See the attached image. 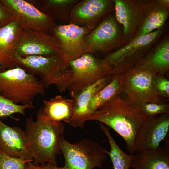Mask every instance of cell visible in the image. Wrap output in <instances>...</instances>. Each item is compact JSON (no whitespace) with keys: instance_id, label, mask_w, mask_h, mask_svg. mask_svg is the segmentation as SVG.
<instances>
[{"instance_id":"cell-23","label":"cell","mask_w":169,"mask_h":169,"mask_svg":"<svg viewBox=\"0 0 169 169\" xmlns=\"http://www.w3.org/2000/svg\"><path fill=\"white\" fill-rule=\"evenodd\" d=\"M115 4L117 20L123 25L124 33L127 34L130 30L133 23V13L128 4L124 1L115 0Z\"/></svg>"},{"instance_id":"cell-14","label":"cell","mask_w":169,"mask_h":169,"mask_svg":"<svg viewBox=\"0 0 169 169\" xmlns=\"http://www.w3.org/2000/svg\"><path fill=\"white\" fill-rule=\"evenodd\" d=\"M23 29L15 20L0 28V72L17 66L14 55Z\"/></svg>"},{"instance_id":"cell-9","label":"cell","mask_w":169,"mask_h":169,"mask_svg":"<svg viewBox=\"0 0 169 169\" xmlns=\"http://www.w3.org/2000/svg\"><path fill=\"white\" fill-rule=\"evenodd\" d=\"M169 130V114L150 116L136 133L134 142L135 152L148 153L155 151Z\"/></svg>"},{"instance_id":"cell-25","label":"cell","mask_w":169,"mask_h":169,"mask_svg":"<svg viewBox=\"0 0 169 169\" xmlns=\"http://www.w3.org/2000/svg\"><path fill=\"white\" fill-rule=\"evenodd\" d=\"M34 108L33 105L15 104L0 94V118L17 113L25 115L26 109Z\"/></svg>"},{"instance_id":"cell-28","label":"cell","mask_w":169,"mask_h":169,"mask_svg":"<svg viewBox=\"0 0 169 169\" xmlns=\"http://www.w3.org/2000/svg\"><path fill=\"white\" fill-rule=\"evenodd\" d=\"M156 88L161 95L165 98L169 97V81L163 75H156L155 79Z\"/></svg>"},{"instance_id":"cell-11","label":"cell","mask_w":169,"mask_h":169,"mask_svg":"<svg viewBox=\"0 0 169 169\" xmlns=\"http://www.w3.org/2000/svg\"><path fill=\"white\" fill-rule=\"evenodd\" d=\"M89 29L73 23L55 26L54 36L60 42L62 56L65 61L68 62L84 54V38Z\"/></svg>"},{"instance_id":"cell-24","label":"cell","mask_w":169,"mask_h":169,"mask_svg":"<svg viewBox=\"0 0 169 169\" xmlns=\"http://www.w3.org/2000/svg\"><path fill=\"white\" fill-rule=\"evenodd\" d=\"M167 16V13L164 10H157L151 13L145 20L139 35L152 32L163 24Z\"/></svg>"},{"instance_id":"cell-18","label":"cell","mask_w":169,"mask_h":169,"mask_svg":"<svg viewBox=\"0 0 169 169\" xmlns=\"http://www.w3.org/2000/svg\"><path fill=\"white\" fill-rule=\"evenodd\" d=\"M74 102L72 98L68 99L57 95L43 100V106L37 113L52 121L68 123L73 114Z\"/></svg>"},{"instance_id":"cell-4","label":"cell","mask_w":169,"mask_h":169,"mask_svg":"<svg viewBox=\"0 0 169 169\" xmlns=\"http://www.w3.org/2000/svg\"><path fill=\"white\" fill-rule=\"evenodd\" d=\"M46 88L38 78L18 65L0 72V94L15 104L33 105Z\"/></svg>"},{"instance_id":"cell-19","label":"cell","mask_w":169,"mask_h":169,"mask_svg":"<svg viewBox=\"0 0 169 169\" xmlns=\"http://www.w3.org/2000/svg\"><path fill=\"white\" fill-rule=\"evenodd\" d=\"M108 2L105 0H85L76 5L72 9V22L88 25L100 17L106 10Z\"/></svg>"},{"instance_id":"cell-3","label":"cell","mask_w":169,"mask_h":169,"mask_svg":"<svg viewBox=\"0 0 169 169\" xmlns=\"http://www.w3.org/2000/svg\"><path fill=\"white\" fill-rule=\"evenodd\" d=\"M14 58L17 65L38 78L46 88L54 85L60 93L68 89L72 71L61 54L22 57L15 52Z\"/></svg>"},{"instance_id":"cell-15","label":"cell","mask_w":169,"mask_h":169,"mask_svg":"<svg viewBox=\"0 0 169 169\" xmlns=\"http://www.w3.org/2000/svg\"><path fill=\"white\" fill-rule=\"evenodd\" d=\"M118 29L111 17L105 19L84 38V53L92 54L110 47L118 36Z\"/></svg>"},{"instance_id":"cell-20","label":"cell","mask_w":169,"mask_h":169,"mask_svg":"<svg viewBox=\"0 0 169 169\" xmlns=\"http://www.w3.org/2000/svg\"><path fill=\"white\" fill-rule=\"evenodd\" d=\"M100 128L107 137L110 146L107 153L111 160L114 169H129L131 167V156L124 152L117 144L111 135L109 128L103 124Z\"/></svg>"},{"instance_id":"cell-2","label":"cell","mask_w":169,"mask_h":169,"mask_svg":"<svg viewBox=\"0 0 169 169\" xmlns=\"http://www.w3.org/2000/svg\"><path fill=\"white\" fill-rule=\"evenodd\" d=\"M64 129L62 122L52 121L38 113L36 120L32 117L26 119L25 131L34 165H57V156L61 153L59 140Z\"/></svg>"},{"instance_id":"cell-10","label":"cell","mask_w":169,"mask_h":169,"mask_svg":"<svg viewBox=\"0 0 169 169\" xmlns=\"http://www.w3.org/2000/svg\"><path fill=\"white\" fill-rule=\"evenodd\" d=\"M11 11L23 28L49 32L55 26L52 17L23 0H0Z\"/></svg>"},{"instance_id":"cell-1","label":"cell","mask_w":169,"mask_h":169,"mask_svg":"<svg viewBox=\"0 0 169 169\" xmlns=\"http://www.w3.org/2000/svg\"><path fill=\"white\" fill-rule=\"evenodd\" d=\"M149 116L141 105L132 102L121 93L97 108L89 117L111 128L123 138L129 154L135 153L134 142L140 127Z\"/></svg>"},{"instance_id":"cell-29","label":"cell","mask_w":169,"mask_h":169,"mask_svg":"<svg viewBox=\"0 0 169 169\" xmlns=\"http://www.w3.org/2000/svg\"><path fill=\"white\" fill-rule=\"evenodd\" d=\"M14 20L11 11L0 0V28Z\"/></svg>"},{"instance_id":"cell-27","label":"cell","mask_w":169,"mask_h":169,"mask_svg":"<svg viewBox=\"0 0 169 169\" xmlns=\"http://www.w3.org/2000/svg\"><path fill=\"white\" fill-rule=\"evenodd\" d=\"M141 106L145 113L149 116L169 114V105L166 103L162 104L147 103L141 105Z\"/></svg>"},{"instance_id":"cell-7","label":"cell","mask_w":169,"mask_h":169,"mask_svg":"<svg viewBox=\"0 0 169 169\" xmlns=\"http://www.w3.org/2000/svg\"><path fill=\"white\" fill-rule=\"evenodd\" d=\"M68 63L72 74L68 88L71 96L100 79L112 75L110 68L103 60H99L91 53H85Z\"/></svg>"},{"instance_id":"cell-26","label":"cell","mask_w":169,"mask_h":169,"mask_svg":"<svg viewBox=\"0 0 169 169\" xmlns=\"http://www.w3.org/2000/svg\"><path fill=\"white\" fill-rule=\"evenodd\" d=\"M33 161L10 156L0 149V169H24L27 163Z\"/></svg>"},{"instance_id":"cell-6","label":"cell","mask_w":169,"mask_h":169,"mask_svg":"<svg viewBox=\"0 0 169 169\" xmlns=\"http://www.w3.org/2000/svg\"><path fill=\"white\" fill-rule=\"evenodd\" d=\"M59 145L64 160L63 169H93L102 167L107 159L108 151L98 143L85 138L71 143L63 135Z\"/></svg>"},{"instance_id":"cell-30","label":"cell","mask_w":169,"mask_h":169,"mask_svg":"<svg viewBox=\"0 0 169 169\" xmlns=\"http://www.w3.org/2000/svg\"><path fill=\"white\" fill-rule=\"evenodd\" d=\"M76 1L73 0H49L46 2L49 6L53 8H62L69 6Z\"/></svg>"},{"instance_id":"cell-22","label":"cell","mask_w":169,"mask_h":169,"mask_svg":"<svg viewBox=\"0 0 169 169\" xmlns=\"http://www.w3.org/2000/svg\"><path fill=\"white\" fill-rule=\"evenodd\" d=\"M150 65L157 73L167 69L169 65V43L167 41L156 50L150 59Z\"/></svg>"},{"instance_id":"cell-13","label":"cell","mask_w":169,"mask_h":169,"mask_svg":"<svg viewBox=\"0 0 169 169\" xmlns=\"http://www.w3.org/2000/svg\"><path fill=\"white\" fill-rule=\"evenodd\" d=\"M112 75H108L98 80L86 87L75 95L73 115L68 123L74 127L82 128L91 115L89 105L92 97L110 81Z\"/></svg>"},{"instance_id":"cell-16","label":"cell","mask_w":169,"mask_h":169,"mask_svg":"<svg viewBox=\"0 0 169 169\" xmlns=\"http://www.w3.org/2000/svg\"><path fill=\"white\" fill-rule=\"evenodd\" d=\"M160 30H157L138 37L123 48L107 56L104 62L115 74L117 69L121 63L125 62L136 51L152 42L159 35Z\"/></svg>"},{"instance_id":"cell-21","label":"cell","mask_w":169,"mask_h":169,"mask_svg":"<svg viewBox=\"0 0 169 169\" xmlns=\"http://www.w3.org/2000/svg\"><path fill=\"white\" fill-rule=\"evenodd\" d=\"M120 92L119 75H113L110 82L92 98L89 107L91 115L99 107Z\"/></svg>"},{"instance_id":"cell-17","label":"cell","mask_w":169,"mask_h":169,"mask_svg":"<svg viewBox=\"0 0 169 169\" xmlns=\"http://www.w3.org/2000/svg\"><path fill=\"white\" fill-rule=\"evenodd\" d=\"M131 155V167L132 169H169V142L151 153L135 152Z\"/></svg>"},{"instance_id":"cell-12","label":"cell","mask_w":169,"mask_h":169,"mask_svg":"<svg viewBox=\"0 0 169 169\" xmlns=\"http://www.w3.org/2000/svg\"><path fill=\"white\" fill-rule=\"evenodd\" d=\"M0 149L10 156L33 160L25 131L18 127L8 126L0 120Z\"/></svg>"},{"instance_id":"cell-5","label":"cell","mask_w":169,"mask_h":169,"mask_svg":"<svg viewBox=\"0 0 169 169\" xmlns=\"http://www.w3.org/2000/svg\"><path fill=\"white\" fill-rule=\"evenodd\" d=\"M157 73L151 65L133 69L119 74L120 93L141 105L147 103H166V99L158 91L155 84Z\"/></svg>"},{"instance_id":"cell-31","label":"cell","mask_w":169,"mask_h":169,"mask_svg":"<svg viewBox=\"0 0 169 169\" xmlns=\"http://www.w3.org/2000/svg\"><path fill=\"white\" fill-rule=\"evenodd\" d=\"M24 169H63V168L50 163L37 166L34 165L32 161H29L26 164Z\"/></svg>"},{"instance_id":"cell-8","label":"cell","mask_w":169,"mask_h":169,"mask_svg":"<svg viewBox=\"0 0 169 169\" xmlns=\"http://www.w3.org/2000/svg\"><path fill=\"white\" fill-rule=\"evenodd\" d=\"M16 52L22 57L62 55L60 42L55 36L27 28H23Z\"/></svg>"}]
</instances>
